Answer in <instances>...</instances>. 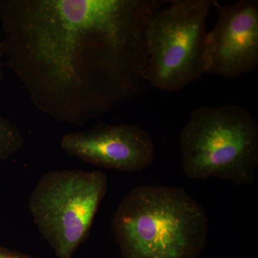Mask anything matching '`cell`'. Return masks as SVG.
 Masks as SVG:
<instances>
[{
    "mask_svg": "<svg viewBox=\"0 0 258 258\" xmlns=\"http://www.w3.org/2000/svg\"><path fill=\"white\" fill-rule=\"evenodd\" d=\"M163 0H0L4 66L37 109L83 126L145 79L149 23Z\"/></svg>",
    "mask_w": 258,
    "mask_h": 258,
    "instance_id": "obj_1",
    "label": "cell"
},
{
    "mask_svg": "<svg viewBox=\"0 0 258 258\" xmlns=\"http://www.w3.org/2000/svg\"><path fill=\"white\" fill-rule=\"evenodd\" d=\"M112 227L121 258H199L209 231L196 200L181 188L157 185L127 194Z\"/></svg>",
    "mask_w": 258,
    "mask_h": 258,
    "instance_id": "obj_2",
    "label": "cell"
},
{
    "mask_svg": "<svg viewBox=\"0 0 258 258\" xmlns=\"http://www.w3.org/2000/svg\"><path fill=\"white\" fill-rule=\"evenodd\" d=\"M183 171L191 179L218 178L237 185L254 182L258 124L237 104L194 111L179 135Z\"/></svg>",
    "mask_w": 258,
    "mask_h": 258,
    "instance_id": "obj_3",
    "label": "cell"
},
{
    "mask_svg": "<svg viewBox=\"0 0 258 258\" xmlns=\"http://www.w3.org/2000/svg\"><path fill=\"white\" fill-rule=\"evenodd\" d=\"M213 0H172L147 30L145 79L167 92L184 89L207 74L211 45L206 24Z\"/></svg>",
    "mask_w": 258,
    "mask_h": 258,
    "instance_id": "obj_4",
    "label": "cell"
},
{
    "mask_svg": "<svg viewBox=\"0 0 258 258\" xmlns=\"http://www.w3.org/2000/svg\"><path fill=\"white\" fill-rule=\"evenodd\" d=\"M108 189L100 171L62 169L40 178L29 198L32 220L58 258H72L89 236Z\"/></svg>",
    "mask_w": 258,
    "mask_h": 258,
    "instance_id": "obj_5",
    "label": "cell"
},
{
    "mask_svg": "<svg viewBox=\"0 0 258 258\" xmlns=\"http://www.w3.org/2000/svg\"><path fill=\"white\" fill-rule=\"evenodd\" d=\"M60 147L66 154L98 167L137 172L154 160L155 147L150 134L135 124L98 122L84 132L64 134Z\"/></svg>",
    "mask_w": 258,
    "mask_h": 258,
    "instance_id": "obj_6",
    "label": "cell"
},
{
    "mask_svg": "<svg viewBox=\"0 0 258 258\" xmlns=\"http://www.w3.org/2000/svg\"><path fill=\"white\" fill-rule=\"evenodd\" d=\"M217 10L215 26L209 31L211 62L207 74L235 79L258 66V2L240 0Z\"/></svg>",
    "mask_w": 258,
    "mask_h": 258,
    "instance_id": "obj_7",
    "label": "cell"
},
{
    "mask_svg": "<svg viewBox=\"0 0 258 258\" xmlns=\"http://www.w3.org/2000/svg\"><path fill=\"white\" fill-rule=\"evenodd\" d=\"M21 130L9 118L0 115V163L8 160L23 147Z\"/></svg>",
    "mask_w": 258,
    "mask_h": 258,
    "instance_id": "obj_8",
    "label": "cell"
},
{
    "mask_svg": "<svg viewBox=\"0 0 258 258\" xmlns=\"http://www.w3.org/2000/svg\"><path fill=\"white\" fill-rule=\"evenodd\" d=\"M0 258H41L28 254L22 253L18 251L12 250L0 246Z\"/></svg>",
    "mask_w": 258,
    "mask_h": 258,
    "instance_id": "obj_9",
    "label": "cell"
},
{
    "mask_svg": "<svg viewBox=\"0 0 258 258\" xmlns=\"http://www.w3.org/2000/svg\"><path fill=\"white\" fill-rule=\"evenodd\" d=\"M3 50H2L1 42H0V83L3 82L5 79L4 71H3V69H4L5 66L4 63L3 62Z\"/></svg>",
    "mask_w": 258,
    "mask_h": 258,
    "instance_id": "obj_10",
    "label": "cell"
}]
</instances>
